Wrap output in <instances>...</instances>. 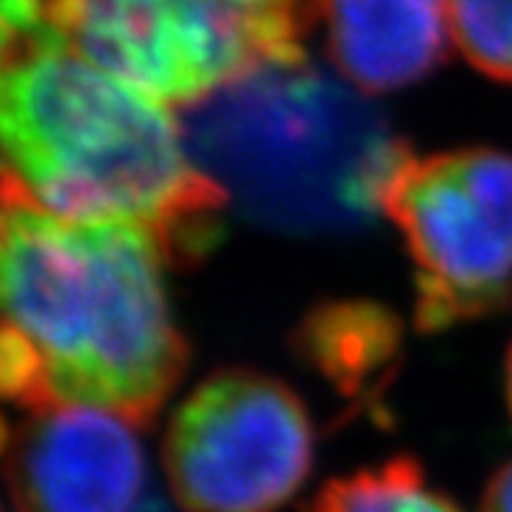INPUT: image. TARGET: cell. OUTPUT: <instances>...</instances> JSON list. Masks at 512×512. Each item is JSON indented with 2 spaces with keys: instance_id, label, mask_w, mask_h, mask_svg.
Returning <instances> with one entry per match:
<instances>
[{
  "instance_id": "1",
  "label": "cell",
  "mask_w": 512,
  "mask_h": 512,
  "mask_svg": "<svg viewBox=\"0 0 512 512\" xmlns=\"http://www.w3.org/2000/svg\"><path fill=\"white\" fill-rule=\"evenodd\" d=\"M0 168L57 217L146 228L165 262H200L222 239L228 194L191 163L180 126L49 23L0 74Z\"/></svg>"
},
{
  "instance_id": "2",
  "label": "cell",
  "mask_w": 512,
  "mask_h": 512,
  "mask_svg": "<svg viewBox=\"0 0 512 512\" xmlns=\"http://www.w3.org/2000/svg\"><path fill=\"white\" fill-rule=\"evenodd\" d=\"M160 242L140 225L57 217L0 183V319L46 367L49 404L157 416L188 365ZM40 410V407H37Z\"/></svg>"
},
{
  "instance_id": "3",
  "label": "cell",
  "mask_w": 512,
  "mask_h": 512,
  "mask_svg": "<svg viewBox=\"0 0 512 512\" xmlns=\"http://www.w3.org/2000/svg\"><path fill=\"white\" fill-rule=\"evenodd\" d=\"M191 163L251 217L288 234H345L373 220L410 151L379 109L296 52L188 103Z\"/></svg>"
},
{
  "instance_id": "4",
  "label": "cell",
  "mask_w": 512,
  "mask_h": 512,
  "mask_svg": "<svg viewBox=\"0 0 512 512\" xmlns=\"http://www.w3.org/2000/svg\"><path fill=\"white\" fill-rule=\"evenodd\" d=\"M69 49L165 103H197L299 49L288 0H43Z\"/></svg>"
},
{
  "instance_id": "5",
  "label": "cell",
  "mask_w": 512,
  "mask_h": 512,
  "mask_svg": "<svg viewBox=\"0 0 512 512\" xmlns=\"http://www.w3.org/2000/svg\"><path fill=\"white\" fill-rule=\"evenodd\" d=\"M416 268V322L450 330L512 302V157L461 148L416 160L384 191Z\"/></svg>"
},
{
  "instance_id": "6",
  "label": "cell",
  "mask_w": 512,
  "mask_h": 512,
  "mask_svg": "<svg viewBox=\"0 0 512 512\" xmlns=\"http://www.w3.org/2000/svg\"><path fill=\"white\" fill-rule=\"evenodd\" d=\"M313 450V421L288 384L222 370L177 407L165 473L188 512H276L311 476Z\"/></svg>"
},
{
  "instance_id": "7",
  "label": "cell",
  "mask_w": 512,
  "mask_h": 512,
  "mask_svg": "<svg viewBox=\"0 0 512 512\" xmlns=\"http://www.w3.org/2000/svg\"><path fill=\"white\" fill-rule=\"evenodd\" d=\"M9 453L20 512H134L146 490L134 421L92 404L32 410Z\"/></svg>"
},
{
  "instance_id": "8",
  "label": "cell",
  "mask_w": 512,
  "mask_h": 512,
  "mask_svg": "<svg viewBox=\"0 0 512 512\" xmlns=\"http://www.w3.org/2000/svg\"><path fill=\"white\" fill-rule=\"evenodd\" d=\"M336 66L367 92H393L436 69L444 0H316Z\"/></svg>"
},
{
  "instance_id": "9",
  "label": "cell",
  "mask_w": 512,
  "mask_h": 512,
  "mask_svg": "<svg viewBox=\"0 0 512 512\" xmlns=\"http://www.w3.org/2000/svg\"><path fill=\"white\" fill-rule=\"evenodd\" d=\"M299 353L348 402L370 404L390 384L402 350V325L373 302H333L305 316Z\"/></svg>"
},
{
  "instance_id": "10",
  "label": "cell",
  "mask_w": 512,
  "mask_h": 512,
  "mask_svg": "<svg viewBox=\"0 0 512 512\" xmlns=\"http://www.w3.org/2000/svg\"><path fill=\"white\" fill-rule=\"evenodd\" d=\"M311 512H461L439 493L419 461L396 456L376 467L328 481L311 501Z\"/></svg>"
},
{
  "instance_id": "11",
  "label": "cell",
  "mask_w": 512,
  "mask_h": 512,
  "mask_svg": "<svg viewBox=\"0 0 512 512\" xmlns=\"http://www.w3.org/2000/svg\"><path fill=\"white\" fill-rule=\"evenodd\" d=\"M450 26L476 69L512 83V0H450Z\"/></svg>"
},
{
  "instance_id": "12",
  "label": "cell",
  "mask_w": 512,
  "mask_h": 512,
  "mask_svg": "<svg viewBox=\"0 0 512 512\" xmlns=\"http://www.w3.org/2000/svg\"><path fill=\"white\" fill-rule=\"evenodd\" d=\"M0 399L46 407V367L35 342L15 325L0 319Z\"/></svg>"
},
{
  "instance_id": "13",
  "label": "cell",
  "mask_w": 512,
  "mask_h": 512,
  "mask_svg": "<svg viewBox=\"0 0 512 512\" xmlns=\"http://www.w3.org/2000/svg\"><path fill=\"white\" fill-rule=\"evenodd\" d=\"M46 29L43 0H0V74Z\"/></svg>"
},
{
  "instance_id": "14",
  "label": "cell",
  "mask_w": 512,
  "mask_h": 512,
  "mask_svg": "<svg viewBox=\"0 0 512 512\" xmlns=\"http://www.w3.org/2000/svg\"><path fill=\"white\" fill-rule=\"evenodd\" d=\"M481 512H512V461L504 464L490 481Z\"/></svg>"
},
{
  "instance_id": "15",
  "label": "cell",
  "mask_w": 512,
  "mask_h": 512,
  "mask_svg": "<svg viewBox=\"0 0 512 512\" xmlns=\"http://www.w3.org/2000/svg\"><path fill=\"white\" fill-rule=\"evenodd\" d=\"M12 441H15V433H12L9 421L0 416V456H3L6 450H12Z\"/></svg>"
},
{
  "instance_id": "16",
  "label": "cell",
  "mask_w": 512,
  "mask_h": 512,
  "mask_svg": "<svg viewBox=\"0 0 512 512\" xmlns=\"http://www.w3.org/2000/svg\"><path fill=\"white\" fill-rule=\"evenodd\" d=\"M507 399H510V410H512V348H510V356H507Z\"/></svg>"
},
{
  "instance_id": "17",
  "label": "cell",
  "mask_w": 512,
  "mask_h": 512,
  "mask_svg": "<svg viewBox=\"0 0 512 512\" xmlns=\"http://www.w3.org/2000/svg\"><path fill=\"white\" fill-rule=\"evenodd\" d=\"M0 183H3V168H0Z\"/></svg>"
}]
</instances>
